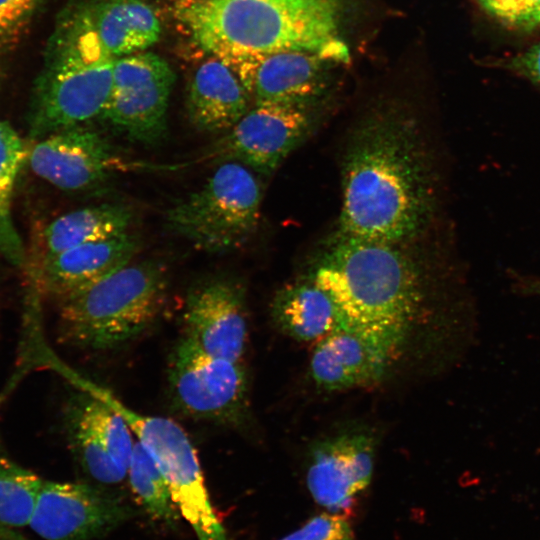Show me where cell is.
<instances>
[{
	"label": "cell",
	"instance_id": "6da1fadb",
	"mask_svg": "<svg viewBox=\"0 0 540 540\" xmlns=\"http://www.w3.org/2000/svg\"><path fill=\"white\" fill-rule=\"evenodd\" d=\"M342 184L340 234L394 245L416 237L434 205L419 128L390 112L365 120L347 147Z\"/></svg>",
	"mask_w": 540,
	"mask_h": 540
},
{
	"label": "cell",
	"instance_id": "7a4b0ae2",
	"mask_svg": "<svg viewBox=\"0 0 540 540\" xmlns=\"http://www.w3.org/2000/svg\"><path fill=\"white\" fill-rule=\"evenodd\" d=\"M178 17L201 49L228 65L280 51L349 60L333 0H198Z\"/></svg>",
	"mask_w": 540,
	"mask_h": 540
},
{
	"label": "cell",
	"instance_id": "3957f363",
	"mask_svg": "<svg viewBox=\"0 0 540 540\" xmlns=\"http://www.w3.org/2000/svg\"><path fill=\"white\" fill-rule=\"evenodd\" d=\"M311 280L336 306L340 325L410 329L426 298L419 268L398 245L343 234Z\"/></svg>",
	"mask_w": 540,
	"mask_h": 540
},
{
	"label": "cell",
	"instance_id": "277c9868",
	"mask_svg": "<svg viewBox=\"0 0 540 540\" xmlns=\"http://www.w3.org/2000/svg\"><path fill=\"white\" fill-rule=\"evenodd\" d=\"M114 61L79 10L66 13L49 40L32 89L30 138L36 141L102 116L112 89Z\"/></svg>",
	"mask_w": 540,
	"mask_h": 540
},
{
	"label": "cell",
	"instance_id": "5b68a950",
	"mask_svg": "<svg viewBox=\"0 0 540 540\" xmlns=\"http://www.w3.org/2000/svg\"><path fill=\"white\" fill-rule=\"evenodd\" d=\"M166 290V272L156 261L129 263L59 301V336L81 349L118 348L156 321Z\"/></svg>",
	"mask_w": 540,
	"mask_h": 540
},
{
	"label": "cell",
	"instance_id": "8992f818",
	"mask_svg": "<svg viewBox=\"0 0 540 540\" xmlns=\"http://www.w3.org/2000/svg\"><path fill=\"white\" fill-rule=\"evenodd\" d=\"M65 375L77 388L100 398L116 410L163 475L174 505L198 540H227L205 485L196 450L175 421L138 413L110 390L70 369Z\"/></svg>",
	"mask_w": 540,
	"mask_h": 540
},
{
	"label": "cell",
	"instance_id": "52a82bcc",
	"mask_svg": "<svg viewBox=\"0 0 540 540\" xmlns=\"http://www.w3.org/2000/svg\"><path fill=\"white\" fill-rule=\"evenodd\" d=\"M253 172L238 162L220 163L201 188L166 211V227L208 253L238 248L260 216L262 189Z\"/></svg>",
	"mask_w": 540,
	"mask_h": 540
},
{
	"label": "cell",
	"instance_id": "ba28073f",
	"mask_svg": "<svg viewBox=\"0 0 540 540\" xmlns=\"http://www.w3.org/2000/svg\"><path fill=\"white\" fill-rule=\"evenodd\" d=\"M168 381L175 406L191 418L236 426L247 417L243 362L210 356L182 336L170 356Z\"/></svg>",
	"mask_w": 540,
	"mask_h": 540
},
{
	"label": "cell",
	"instance_id": "9c48e42d",
	"mask_svg": "<svg viewBox=\"0 0 540 540\" xmlns=\"http://www.w3.org/2000/svg\"><path fill=\"white\" fill-rule=\"evenodd\" d=\"M410 329L400 326L340 325L318 341L309 373L326 392L380 382L401 357Z\"/></svg>",
	"mask_w": 540,
	"mask_h": 540
},
{
	"label": "cell",
	"instance_id": "30bf717a",
	"mask_svg": "<svg viewBox=\"0 0 540 540\" xmlns=\"http://www.w3.org/2000/svg\"><path fill=\"white\" fill-rule=\"evenodd\" d=\"M314 123L309 105H254L191 162L234 161L258 174L270 176L310 134Z\"/></svg>",
	"mask_w": 540,
	"mask_h": 540
},
{
	"label": "cell",
	"instance_id": "8fae6325",
	"mask_svg": "<svg viewBox=\"0 0 540 540\" xmlns=\"http://www.w3.org/2000/svg\"><path fill=\"white\" fill-rule=\"evenodd\" d=\"M170 65L153 52L115 58L110 97L102 117L130 141L156 145L168 131Z\"/></svg>",
	"mask_w": 540,
	"mask_h": 540
},
{
	"label": "cell",
	"instance_id": "7c38bea8",
	"mask_svg": "<svg viewBox=\"0 0 540 540\" xmlns=\"http://www.w3.org/2000/svg\"><path fill=\"white\" fill-rule=\"evenodd\" d=\"M131 512L119 498L92 485L43 480L28 525L45 540H92Z\"/></svg>",
	"mask_w": 540,
	"mask_h": 540
},
{
	"label": "cell",
	"instance_id": "4fadbf2b",
	"mask_svg": "<svg viewBox=\"0 0 540 540\" xmlns=\"http://www.w3.org/2000/svg\"><path fill=\"white\" fill-rule=\"evenodd\" d=\"M376 440L372 431L352 428L325 436L311 446L306 483L317 504L337 514L353 505L371 482Z\"/></svg>",
	"mask_w": 540,
	"mask_h": 540
},
{
	"label": "cell",
	"instance_id": "5bb4252c",
	"mask_svg": "<svg viewBox=\"0 0 540 540\" xmlns=\"http://www.w3.org/2000/svg\"><path fill=\"white\" fill-rule=\"evenodd\" d=\"M32 171L65 191H85L129 166L98 131L75 126L51 133L29 148Z\"/></svg>",
	"mask_w": 540,
	"mask_h": 540
},
{
	"label": "cell",
	"instance_id": "9a60e30c",
	"mask_svg": "<svg viewBox=\"0 0 540 540\" xmlns=\"http://www.w3.org/2000/svg\"><path fill=\"white\" fill-rule=\"evenodd\" d=\"M244 287L227 276H214L192 288L186 298L183 337L204 353L243 362L248 325Z\"/></svg>",
	"mask_w": 540,
	"mask_h": 540
},
{
	"label": "cell",
	"instance_id": "2e32d148",
	"mask_svg": "<svg viewBox=\"0 0 540 540\" xmlns=\"http://www.w3.org/2000/svg\"><path fill=\"white\" fill-rule=\"evenodd\" d=\"M325 58L301 51L244 57L229 65L255 105H310L324 91Z\"/></svg>",
	"mask_w": 540,
	"mask_h": 540
},
{
	"label": "cell",
	"instance_id": "e0dca14e",
	"mask_svg": "<svg viewBox=\"0 0 540 540\" xmlns=\"http://www.w3.org/2000/svg\"><path fill=\"white\" fill-rule=\"evenodd\" d=\"M139 248L129 232L70 248L34 268L36 288L60 301L128 265Z\"/></svg>",
	"mask_w": 540,
	"mask_h": 540
},
{
	"label": "cell",
	"instance_id": "ac0fdd59",
	"mask_svg": "<svg viewBox=\"0 0 540 540\" xmlns=\"http://www.w3.org/2000/svg\"><path fill=\"white\" fill-rule=\"evenodd\" d=\"M250 97L238 76L212 56L194 71L187 95L191 124L206 133H225L249 110Z\"/></svg>",
	"mask_w": 540,
	"mask_h": 540
},
{
	"label": "cell",
	"instance_id": "d6986e66",
	"mask_svg": "<svg viewBox=\"0 0 540 540\" xmlns=\"http://www.w3.org/2000/svg\"><path fill=\"white\" fill-rule=\"evenodd\" d=\"M78 10L101 47L114 58L145 50L161 34L160 19L144 0H104Z\"/></svg>",
	"mask_w": 540,
	"mask_h": 540
},
{
	"label": "cell",
	"instance_id": "ffe728a7",
	"mask_svg": "<svg viewBox=\"0 0 540 540\" xmlns=\"http://www.w3.org/2000/svg\"><path fill=\"white\" fill-rule=\"evenodd\" d=\"M271 317L282 333L300 342L317 343L340 325L336 306L312 280L280 289Z\"/></svg>",
	"mask_w": 540,
	"mask_h": 540
},
{
	"label": "cell",
	"instance_id": "44dd1931",
	"mask_svg": "<svg viewBox=\"0 0 540 540\" xmlns=\"http://www.w3.org/2000/svg\"><path fill=\"white\" fill-rule=\"evenodd\" d=\"M131 220V209L119 203H102L63 214L44 229L42 256L34 268L70 248L126 233Z\"/></svg>",
	"mask_w": 540,
	"mask_h": 540
},
{
	"label": "cell",
	"instance_id": "7402d4cb",
	"mask_svg": "<svg viewBox=\"0 0 540 540\" xmlns=\"http://www.w3.org/2000/svg\"><path fill=\"white\" fill-rule=\"evenodd\" d=\"M29 148L15 129L0 120V252L14 266L25 262V250L14 225L11 202L15 181Z\"/></svg>",
	"mask_w": 540,
	"mask_h": 540
},
{
	"label": "cell",
	"instance_id": "603a6c76",
	"mask_svg": "<svg viewBox=\"0 0 540 540\" xmlns=\"http://www.w3.org/2000/svg\"><path fill=\"white\" fill-rule=\"evenodd\" d=\"M66 405L82 417L116 465L127 473L136 438L125 419L103 400L80 388Z\"/></svg>",
	"mask_w": 540,
	"mask_h": 540
},
{
	"label": "cell",
	"instance_id": "cb8c5ba5",
	"mask_svg": "<svg viewBox=\"0 0 540 540\" xmlns=\"http://www.w3.org/2000/svg\"><path fill=\"white\" fill-rule=\"evenodd\" d=\"M43 479L16 462L0 439V526L29 524Z\"/></svg>",
	"mask_w": 540,
	"mask_h": 540
},
{
	"label": "cell",
	"instance_id": "d4e9b609",
	"mask_svg": "<svg viewBox=\"0 0 540 540\" xmlns=\"http://www.w3.org/2000/svg\"><path fill=\"white\" fill-rule=\"evenodd\" d=\"M127 478L134 495L152 518L165 523L175 522L178 510L172 501L168 485L151 456L137 440Z\"/></svg>",
	"mask_w": 540,
	"mask_h": 540
},
{
	"label": "cell",
	"instance_id": "484cf974",
	"mask_svg": "<svg viewBox=\"0 0 540 540\" xmlns=\"http://www.w3.org/2000/svg\"><path fill=\"white\" fill-rule=\"evenodd\" d=\"M64 425L76 460L94 480L104 485H115L127 478L94 434L88 424L72 408L64 407Z\"/></svg>",
	"mask_w": 540,
	"mask_h": 540
},
{
	"label": "cell",
	"instance_id": "4316f807",
	"mask_svg": "<svg viewBox=\"0 0 540 540\" xmlns=\"http://www.w3.org/2000/svg\"><path fill=\"white\" fill-rule=\"evenodd\" d=\"M41 0H0V49L17 43Z\"/></svg>",
	"mask_w": 540,
	"mask_h": 540
},
{
	"label": "cell",
	"instance_id": "83f0119b",
	"mask_svg": "<svg viewBox=\"0 0 540 540\" xmlns=\"http://www.w3.org/2000/svg\"><path fill=\"white\" fill-rule=\"evenodd\" d=\"M280 540H354V533L344 516L322 513Z\"/></svg>",
	"mask_w": 540,
	"mask_h": 540
},
{
	"label": "cell",
	"instance_id": "f1b7e54d",
	"mask_svg": "<svg viewBox=\"0 0 540 540\" xmlns=\"http://www.w3.org/2000/svg\"><path fill=\"white\" fill-rule=\"evenodd\" d=\"M511 66L540 87V42L516 56Z\"/></svg>",
	"mask_w": 540,
	"mask_h": 540
},
{
	"label": "cell",
	"instance_id": "f546056e",
	"mask_svg": "<svg viewBox=\"0 0 540 540\" xmlns=\"http://www.w3.org/2000/svg\"><path fill=\"white\" fill-rule=\"evenodd\" d=\"M538 24H540V0H523L515 26L531 28Z\"/></svg>",
	"mask_w": 540,
	"mask_h": 540
},
{
	"label": "cell",
	"instance_id": "4dcf8cb0",
	"mask_svg": "<svg viewBox=\"0 0 540 540\" xmlns=\"http://www.w3.org/2000/svg\"><path fill=\"white\" fill-rule=\"evenodd\" d=\"M481 5L491 14L507 22L511 0H478Z\"/></svg>",
	"mask_w": 540,
	"mask_h": 540
},
{
	"label": "cell",
	"instance_id": "1f68e13d",
	"mask_svg": "<svg viewBox=\"0 0 540 540\" xmlns=\"http://www.w3.org/2000/svg\"><path fill=\"white\" fill-rule=\"evenodd\" d=\"M0 540H30L15 528L0 526Z\"/></svg>",
	"mask_w": 540,
	"mask_h": 540
},
{
	"label": "cell",
	"instance_id": "d6a6232c",
	"mask_svg": "<svg viewBox=\"0 0 540 540\" xmlns=\"http://www.w3.org/2000/svg\"><path fill=\"white\" fill-rule=\"evenodd\" d=\"M523 0H511L508 24L515 25Z\"/></svg>",
	"mask_w": 540,
	"mask_h": 540
},
{
	"label": "cell",
	"instance_id": "836d02e7",
	"mask_svg": "<svg viewBox=\"0 0 540 540\" xmlns=\"http://www.w3.org/2000/svg\"><path fill=\"white\" fill-rule=\"evenodd\" d=\"M531 291L537 292L540 294V281H535V284H530L527 286Z\"/></svg>",
	"mask_w": 540,
	"mask_h": 540
},
{
	"label": "cell",
	"instance_id": "e575fe53",
	"mask_svg": "<svg viewBox=\"0 0 540 540\" xmlns=\"http://www.w3.org/2000/svg\"><path fill=\"white\" fill-rule=\"evenodd\" d=\"M179 1L191 2V1H198V0H179Z\"/></svg>",
	"mask_w": 540,
	"mask_h": 540
}]
</instances>
